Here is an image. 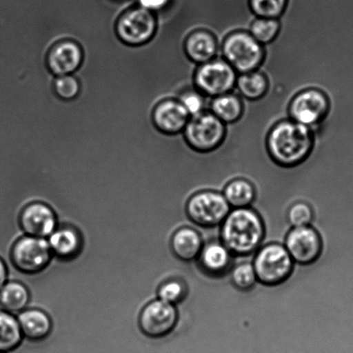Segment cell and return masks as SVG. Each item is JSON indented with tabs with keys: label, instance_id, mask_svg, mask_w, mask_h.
<instances>
[{
	"label": "cell",
	"instance_id": "6da1fadb",
	"mask_svg": "<svg viewBox=\"0 0 353 353\" xmlns=\"http://www.w3.org/2000/svg\"><path fill=\"white\" fill-rule=\"evenodd\" d=\"M314 143L313 130L290 119L276 123L266 138L270 157L285 168L303 163L312 153Z\"/></svg>",
	"mask_w": 353,
	"mask_h": 353
},
{
	"label": "cell",
	"instance_id": "7a4b0ae2",
	"mask_svg": "<svg viewBox=\"0 0 353 353\" xmlns=\"http://www.w3.org/2000/svg\"><path fill=\"white\" fill-rule=\"evenodd\" d=\"M221 225V242L234 256L245 257L264 244V221L251 207L230 211Z\"/></svg>",
	"mask_w": 353,
	"mask_h": 353
},
{
	"label": "cell",
	"instance_id": "3957f363",
	"mask_svg": "<svg viewBox=\"0 0 353 353\" xmlns=\"http://www.w3.org/2000/svg\"><path fill=\"white\" fill-rule=\"evenodd\" d=\"M220 57L227 61L238 74L259 70L265 61L264 45L247 30H238L225 38Z\"/></svg>",
	"mask_w": 353,
	"mask_h": 353
},
{
	"label": "cell",
	"instance_id": "277c9868",
	"mask_svg": "<svg viewBox=\"0 0 353 353\" xmlns=\"http://www.w3.org/2000/svg\"><path fill=\"white\" fill-rule=\"evenodd\" d=\"M258 281L264 286L274 287L285 283L295 268L292 256L283 244L263 245L256 254L254 262Z\"/></svg>",
	"mask_w": 353,
	"mask_h": 353
},
{
	"label": "cell",
	"instance_id": "5b68a950",
	"mask_svg": "<svg viewBox=\"0 0 353 353\" xmlns=\"http://www.w3.org/2000/svg\"><path fill=\"white\" fill-rule=\"evenodd\" d=\"M226 134L227 124L210 110L190 117L183 132L186 143L200 153L217 150L223 143Z\"/></svg>",
	"mask_w": 353,
	"mask_h": 353
},
{
	"label": "cell",
	"instance_id": "8992f818",
	"mask_svg": "<svg viewBox=\"0 0 353 353\" xmlns=\"http://www.w3.org/2000/svg\"><path fill=\"white\" fill-rule=\"evenodd\" d=\"M238 72L221 57L199 65L194 75V85L208 98L234 92Z\"/></svg>",
	"mask_w": 353,
	"mask_h": 353
},
{
	"label": "cell",
	"instance_id": "52a82bcc",
	"mask_svg": "<svg viewBox=\"0 0 353 353\" xmlns=\"http://www.w3.org/2000/svg\"><path fill=\"white\" fill-rule=\"evenodd\" d=\"M54 254L45 238L24 235L14 244L10 261L14 268L27 275L38 274L50 265Z\"/></svg>",
	"mask_w": 353,
	"mask_h": 353
},
{
	"label": "cell",
	"instance_id": "ba28073f",
	"mask_svg": "<svg viewBox=\"0 0 353 353\" xmlns=\"http://www.w3.org/2000/svg\"><path fill=\"white\" fill-rule=\"evenodd\" d=\"M230 208L223 193L203 190L190 196L186 213L196 226L214 228L223 223L230 212Z\"/></svg>",
	"mask_w": 353,
	"mask_h": 353
},
{
	"label": "cell",
	"instance_id": "9c48e42d",
	"mask_svg": "<svg viewBox=\"0 0 353 353\" xmlns=\"http://www.w3.org/2000/svg\"><path fill=\"white\" fill-rule=\"evenodd\" d=\"M330 101L326 93L317 88H307L297 93L289 105V119L303 125L314 128L327 119Z\"/></svg>",
	"mask_w": 353,
	"mask_h": 353
},
{
	"label": "cell",
	"instance_id": "30bf717a",
	"mask_svg": "<svg viewBox=\"0 0 353 353\" xmlns=\"http://www.w3.org/2000/svg\"><path fill=\"white\" fill-rule=\"evenodd\" d=\"M157 30V22L150 10L134 8L120 17L117 34L124 43L137 46L150 41Z\"/></svg>",
	"mask_w": 353,
	"mask_h": 353
},
{
	"label": "cell",
	"instance_id": "8fae6325",
	"mask_svg": "<svg viewBox=\"0 0 353 353\" xmlns=\"http://www.w3.org/2000/svg\"><path fill=\"white\" fill-rule=\"evenodd\" d=\"M178 323L176 307L158 299L144 307L139 318L141 332L148 338L155 340L170 334Z\"/></svg>",
	"mask_w": 353,
	"mask_h": 353
},
{
	"label": "cell",
	"instance_id": "7c38bea8",
	"mask_svg": "<svg viewBox=\"0 0 353 353\" xmlns=\"http://www.w3.org/2000/svg\"><path fill=\"white\" fill-rule=\"evenodd\" d=\"M285 247L295 264L313 265L323 250V239L312 226L292 228L285 238Z\"/></svg>",
	"mask_w": 353,
	"mask_h": 353
},
{
	"label": "cell",
	"instance_id": "4fadbf2b",
	"mask_svg": "<svg viewBox=\"0 0 353 353\" xmlns=\"http://www.w3.org/2000/svg\"><path fill=\"white\" fill-rule=\"evenodd\" d=\"M19 223L23 233L34 237H50L58 228L54 211L43 203H31L24 208Z\"/></svg>",
	"mask_w": 353,
	"mask_h": 353
},
{
	"label": "cell",
	"instance_id": "5bb4252c",
	"mask_svg": "<svg viewBox=\"0 0 353 353\" xmlns=\"http://www.w3.org/2000/svg\"><path fill=\"white\" fill-rule=\"evenodd\" d=\"M84 58L81 45L72 40L59 41L47 58L48 68L54 75H69L78 70Z\"/></svg>",
	"mask_w": 353,
	"mask_h": 353
},
{
	"label": "cell",
	"instance_id": "9a60e30c",
	"mask_svg": "<svg viewBox=\"0 0 353 353\" xmlns=\"http://www.w3.org/2000/svg\"><path fill=\"white\" fill-rule=\"evenodd\" d=\"M190 119L189 113L176 99H167L159 103L153 112L155 126L170 136L182 134Z\"/></svg>",
	"mask_w": 353,
	"mask_h": 353
},
{
	"label": "cell",
	"instance_id": "2e32d148",
	"mask_svg": "<svg viewBox=\"0 0 353 353\" xmlns=\"http://www.w3.org/2000/svg\"><path fill=\"white\" fill-rule=\"evenodd\" d=\"M233 259L234 255L221 242L210 241L203 245L197 264L207 276L220 278L228 272Z\"/></svg>",
	"mask_w": 353,
	"mask_h": 353
},
{
	"label": "cell",
	"instance_id": "e0dca14e",
	"mask_svg": "<svg viewBox=\"0 0 353 353\" xmlns=\"http://www.w3.org/2000/svg\"><path fill=\"white\" fill-rule=\"evenodd\" d=\"M185 52L190 61L196 65L206 63L220 57L216 37L206 30H196L187 37Z\"/></svg>",
	"mask_w": 353,
	"mask_h": 353
},
{
	"label": "cell",
	"instance_id": "ac0fdd59",
	"mask_svg": "<svg viewBox=\"0 0 353 353\" xmlns=\"http://www.w3.org/2000/svg\"><path fill=\"white\" fill-rule=\"evenodd\" d=\"M54 257L62 261H71L81 254L83 241L81 234L74 228L58 227L48 237Z\"/></svg>",
	"mask_w": 353,
	"mask_h": 353
},
{
	"label": "cell",
	"instance_id": "d6986e66",
	"mask_svg": "<svg viewBox=\"0 0 353 353\" xmlns=\"http://www.w3.org/2000/svg\"><path fill=\"white\" fill-rule=\"evenodd\" d=\"M202 234L195 228L183 227L172 235V251L176 258L183 262L195 261L203 248Z\"/></svg>",
	"mask_w": 353,
	"mask_h": 353
},
{
	"label": "cell",
	"instance_id": "ffe728a7",
	"mask_svg": "<svg viewBox=\"0 0 353 353\" xmlns=\"http://www.w3.org/2000/svg\"><path fill=\"white\" fill-rule=\"evenodd\" d=\"M21 330L24 337L31 341H44L52 331L50 316L43 310L29 309L22 311L17 316Z\"/></svg>",
	"mask_w": 353,
	"mask_h": 353
},
{
	"label": "cell",
	"instance_id": "44dd1931",
	"mask_svg": "<svg viewBox=\"0 0 353 353\" xmlns=\"http://www.w3.org/2000/svg\"><path fill=\"white\" fill-rule=\"evenodd\" d=\"M209 110L225 124L234 123L243 116V100L237 92H228L210 99Z\"/></svg>",
	"mask_w": 353,
	"mask_h": 353
},
{
	"label": "cell",
	"instance_id": "7402d4cb",
	"mask_svg": "<svg viewBox=\"0 0 353 353\" xmlns=\"http://www.w3.org/2000/svg\"><path fill=\"white\" fill-rule=\"evenodd\" d=\"M30 302V294L23 283L8 281L0 290V310L10 314L26 310Z\"/></svg>",
	"mask_w": 353,
	"mask_h": 353
},
{
	"label": "cell",
	"instance_id": "603a6c76",
	"mask_svg": "<svg viewBox=\"0 0 353 353\" xmlns=\"http://www.w3.org/2000/svg\"><path fill=\"white\" fill-rule=\"evenodd\" d=\"M236 92L242 98L256 101L264 98L269 90V81L262 72L257 70L238 75Z\"/></svg>",
	"mask_w": 353,
	"mask_h": 353
},
{
	"label": "cell",
	"instance_id": "cb8c5ba5",
	"mask_svg": "<svg viewBox=\"0 0 353 353\" xmlns=\"http://www.w3.org/2000/svg\"><path fill=\"white\" fill-rule=\"evenodd\" d=\"M225 199L234 209L251 207L256 199V189L247 179H234L228 183L223 192Z\"/></svg>",
	"mask_w": 353,
	"mask_h": 353
},
{
	"label": "cell",
	"instance_id": "d4e9b609",
	"mask_svg": "<svg viewBox=\"0 0 353 353\" xmlns=\"http://www.w3.org/2000/svg\"><path fill=\"white\" fill-rule=\"evenodd\" d=\"M23 335L17 318L0 310V352L15 350L22 343Z\"/></svg>",
	"mask_w": 353,
	"mask_h": 353
},
{
	"label": "cell",
	"instance_id": "484cf974",
	"mask_svg": "<svg viewBox=\"0 0 353 353\" xmlns=\"http://www.w3.org/2000/svg\"><path fill=\"white\" fill-rule=\"evenodd\" d=\"M280 30H281V23L279 19L256 17L248 31L259 43L265 46L276 40Z\"/></svg>",
	"mask_w": 353,
	"mask_h": 353
},
{
	"label": "cell",
	"instance_id": "4316f807",
	"mask_svg": "<svg viewBox=\"0 0 353 353\" xmlns=\"http://www.w3.org/2000/svg\"><path fill=\"white\" fill-rule=\"evenodd\" d=\"M179 101L185 107L190 117L209 110L210 98L204 96L196 88L186 89L179 95Z\"/></svg>",
	"mask_w": 353,
	"mask_h": 353
},
{
	"label": "cell",
	"instance_id": "83f0119b",
	"mask_svg": "<svg viewBox=\"0 0 353 353\" xmlns=\"http://www.w3.org/2000/svg\"><path fill=\"white\" fill-rule=\"evenodd\" d=\"M249 3L256 17L280 19L285 12L288 0H249Z\"/></svg>",
	"mask_w": 353,
	"mask_h": 353
},
{
	"label": "cell",
	"instance_id": "f1b7e54d",
	"mask_svg": "<svg viewBox=\"0 0 353 353\" xmlns=\"http://www.w3.org/2000/svg\"><path fill=\"white\" fill-rule=\"evenodd\" d=\"M231 280L235 288L241 292L251 290L258 281L254 264L251 262H243L234 266L231 273Z\"/></svg>",
	"mask_w": 353,
	"mask_h": 353
},
{
	"label": "cell",
	"instance_id": "f546056e",
	"mask_svg": "<svg viewBox=\"0 0 353 353\" xmlns=\"http://www.w3.org/2000/svg\"><path fill=\"white\" fill-rule=\"evenodd\" d=\"M188 296V287L179 280H169L163 283L158 290V299L178 305Z\"/></svg>",
	"mask_w": 353,
	"mask_h": 353
},
{
	"label": "cell",
	"instance_id": "4dcf8cb0",
	"mask_svg": "<svg viewBox=\"0 0 353 353\" xmlns=\"http://www.w3.org/2000/svg\"><path fill=\"white\" fill-rule=\"evenodd\" d=\"M314 221V211L310 204L299 201L292 204L288 211V221L292 228L311 226Z\"/></svg>",
	"mask_w": 353,
	"mask_h": 353
},
{
	"label": "cell",
	"instance_id": "1f68e13d",
	"mask_svg": "<svg viewBox=\"0 0 353 353\" xmlns=\"http://www.w3.org/2000/svg\"><path fill=\"white\" fill-rule=\"evenodd\" d=\"M54 90L60 98L69 100L76 98L79 92L77 79L70 74L58 76L54 81Z\"/></svg>",
	"mask_w": 353,
	"mask_h": 353
},
{
	"label": "cell",
	"instance_id": "d6a6232c",
	"mask_svg": "<svg viewBox=\"0 0 353 353\" xmlns=\"http://www.w3.org/2000/svg\"><path fill=\"white\" fill-rule=\"evenodd\" d=\"M170 0H139L143 8L148 10H157L164 8Z\"/></svg>",
	"mask_w": 353,
	"mask_h": 353
},
{
	"label": "cell",
	"instance_id": "836d02e7",
	"mask_svg": "<svg viewBox=\"0 0 353 353\" xmlns=\"http://www.w3.org/2000/svg\"><path fill=\"white\" fill-rule=\"evenodd\" d=\"M9 281L8 268L6 262L0 258V290L5 286L6 283Z\"/></svg>",
	"mask_w": 353,
	"mask_h": 353
},
{
	"label": "cell",
	"instance_id": "e575fe53",
	"mask_svg": "<svg viewBox=\"0 0 353 353\" xmlns=\"http://www.w3.org/2000/svg\"><path fill=\"white\" fill-rule=\"evenodd\" d=\"M0 353H1V352H0Z\"/></svg>",
	"mask_w": 353,
	"mask_h": 353
}]
</instances>
